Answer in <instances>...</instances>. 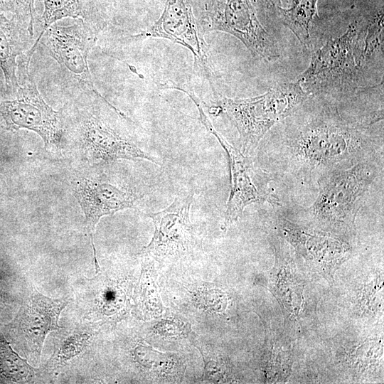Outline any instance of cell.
I'll use <instances>...</instances> for the list:
<instances>
[{"instance_id":"obj_4","label":"cell","mask_w":384,"mask_h":384,"mask_svg":"<svg viewBox=\"0 0 384 384\" xmlns=\"http://www.w3.org/2000/svg\"><path fill=\"white\" fill-rule=\"evenodd\" d=\"M357 33L352 23L312 52L309 66L297 80L309 95L344 94L362 87L363 70L356 57Z\"/></svg>"},{"instance_id":"obj_16","label":"cell","mask_w":384,"mask_h":384,"mask_svg":"<svg viewBox=\"0 0 384 384\" xmlns=\"http://www.w3.org/2000/svg\"><path fill=\"white\" fill-rule=\"evenodd\" d=\"M277 223L284 236L306 260L332 265L348 252V245L338 238L312 233L282 216L278 217Z\"/></svg>"},{"instance_id":"obj_26","label":"cell","mask_w":384,"mask_h":384,"mask_svg":"<svg viewBox=\"0 0 384 384\" xmlns=\"http://www.w3.org/2000/svg\"><path fill=\"white\" fill-rule=\"evenodd\" d=\"M267 1H268L270 3L272 4L277 8L280 7L281 6V0H267Z\"/></svg>"},{"instance_id":"obj_20","label":"cell","mask_w":384,"mask_h":384,"mask_svg":"<svg viewBox=\"0 0 384 384\" xmlns=\"http://www.w3.org/2000/svg\"><path fill=\"white\" fill-rule=\"evenodd\" d=\"M35 370L0 334V376L13 382H26L34 375Z\"/></svg>"},{"instance_id":"obj_5","label":"cell","mask_w":384,"mask_h":384,"mask_svg":"<svg viewBox=\"0 0 384 384\" xmlns=\"http://www.w3.org/2000/svg\"><path fill=\"white\" fill-rule=\"evenodd\" d=\"M377 175L375 164L365 159L322 176L318 197L309 209L313 218L333 229L352 227Z\"/></svg>"},{"instance_id":"obj_24","label":"cell","mask_w":384,"mask_h":384,"mask_svg":"<svg viewBox=\"0 0 384 384\" xmlns=\"http://www.w3.org/2000/svg\"><path fill=\"white\" fill-rule=\"evenodd\" d=\"M135 352L138 362L146 368L157 369L171 363L169 355L157 352L149 346H139Z\"/></svg>"},{"instance_id":"obj_25","label":"cell","mask_w":384,"mask_h":384,"mask_svg":"<svg viewBox=\"0 0 384 384\" xmlns=\"http://www.w3.org/2000/svg\"><path fill=\"white\" fill-rule=\"evenodd\" d=\"M6 88L3 70L0 66V98L6 97Z\"/></svg>"},{"instance_id":"obj_19","label":"cell","mask_w":384,"mask_h":384,"mask_svg":"<svg viewBox=\"0 0 384 384\" xmlns=\"http://www.w3.org/2000/svg\"><path fill=\"white\" fill-rule=\"evenodd\" d=\"M383 11H380L369 21L364 31H358L356 56L363 70L377 55L383 56Z\"/></svg>"},{"instance_id":"obj_13","label":"cell","mask_w":384,"mask_h":384,"mask_svg":"<svg viewBox=\"0 0 384 384\" xmlns=\"http://www.w3.org/2000/svg\"><path fill=\"white\" fill-rule=\"evenodd\" d=\"M68 303L65 298H50L35 289L21 309L17 320L18 329L25 350L35 359H39L47 335L60 329L59 316Z\"/></svg>"},{"instance_id":"obj_3","label":"cell","mask_w":384,"mask_h":384,"mask_svg":"<svg viewBox=\"0 0 384 384\" xmlns=\"http://www.w3.org/2000/svg\"><path fill=\"white\" fill-rule=\"evenodd\" d=\"M213 108L225 113L240 135L244 154L255 151L260 142L277 123L291 116L309 97L296 82H284L270 87L259 96L232 99L218 96Z\"/></svg>"},{"instance_id":"obj_21","label":"cell","mask_w":384,"mask_h":384,"mask_svg":"<svg viewBox=\"0 0 384 384\" xmlns=\"http://www.w3.org/2000/svg\"><path fill=\"white\" fill-rule=\"evenodd\" d=\"M142 277L140 280L139 305L146 314L159 315L163 311L159 292L153 278V264L145 261L142 266Z\"/></svg>"},{"instance_id":"obj_14","label":"cell","mask_w":384,"mask_h":384,"mask_svg":"<svg viewBox=\"0 0 384 384\" xmlns=\"http://www.w3.org/2000/svg\"><path fill=\"white\" fill-rule=\"evenodd\" d=\"M91 242L96 274L92 278L82 280L79 302L85 316L105 321H117L124 314L127 294L122 284L110 280L101 271L96 258L92 236Z\"/></svg>"},{"instance_id":"obj_7","label":"cell","mask_w":384,"mask_h":384,"mask_svg":"<svg viewBox=\"0 0 384 384\" xmlns=\"http://www.w3.org/2000/svg\"><path fill=\"white\" fill-rule=\"evenodd\" d=\"M75 20L68 25H62L58 21L52 24L43 33L37 46H43L54 60L59 68L60 80L76 96L85 91L97 90L90 73L88 57L99 36L82 19Z\"/></svg>"},{"instance_id":"obj_10","label":"cell","mask_w":384,"mask_h":384,"mask_svg":"<svg viewBox=\"0 0 384 384\" xmlns=\"http://www.w3.org/2000/svg\"><path fill=\"white\" fill-rule=\"evenodd\" d=\"M132 37L162 38L186 47L193 55L195 65L202 70L214 90L209 46L194 16L191 0H166L162 14L154 25Z\"/></svg>"},{"instance_id":"obj_18","label":"cell","mask_w":384,"mask_h":384,"mask_svg":"<svg viewBox=\"0 0 384 384\" xmlns=\"http://www.w3.org/2000/svg\"><path fill=\"white\" fill-rule=\"evenodd\" d=\"M318 0H294L289 9L279 7L282 22L305 48L311 47V28L318 18Z\"/></svg>"},{"instance_id":"obj_8","label":"cell","mask_w":384,"mask_h":384,"mask_svg":"<svg viewBox=\"0 0 384 384\" xmlns=\"http://www.w3.org/2000/svg\"><path fill=\"white\" fill-rule=\"evenodd\" d=\"M203 18V31L235 36L255 57L267 62L279 57L274 37L260 23L251 0H210Z\"/></svg>"},{"instance_id":"obj_11","label":"cell","mask_w":384,"mask_h":384,"mask_svg":"<svg viewBox=\"0 0 384 384\" xmlns=\"http://www.w3.org/2000/svg\"><path fill=\"white\" fill-rule=\"evenodd\" d=\"M198 110V120L212 134L226 151L230 170L231 189L225 213V225L240 218L245 207L255 203L267 201L276 204L277 201L256 182V175L248 159L231 145L213 127L206 114L200 100L194 101Z\"/></svg>"},{"instance_id":"obj_6","label":"cell","mask_w":384,"mask_h":384,"mask_svg":"<svg viewBox=\"0 0 384 384\" xmlns=\"http://www.w3.org/2000/svg\"><path fill=\"white\" fill-rule=\"evenodd\" d=\"M19 87L11 97L0 100V114L12 130L25 129L37 134L46 151L61 154L64 129L61 111L49 106L38 89L30 66L18 62Z\"/></svg>"},{"instance_id":"obj_15","label":"cell","mask_w":384,"mask_h":384,"mask_svg":"<svg viewBox=\"0 0 384 384\" xmlns=\"http://www.w3.org/2000/svg\"><path fill=\"white\" fill-rule=\"evenodd\" d=\"M34 33L29 23L0 14V66L8 97L14 95L19 87L17 60L33 47Z\"/></svg>"},{"instance_id":"obj_9","label":"cell","mask_w":384,"mask_h":384,"mask_svg":"<svg viewBox=\"0 0 384 384\" xmlns=\"http://www.w3.org/2000/svg\"><path fill=\"white\" fill-rule=\"evenodd\" d=\"M78 172L69 185L85 217L87 230L92 233L101 218L127 208L144 196L122 178L100 171Z\"/></svg>"},{"instance_id":"obj_1","label":"cell","mask_w":384,"mask_h":384,"mask_svg":"<svg viewBox=\"0 0 384 384\" xmlns=\"http://www.w3.org/2000/svg\"><path fill=\"white\" fill-rule=\"evenodd\" d=\"M381 119L383 112L365 119L346 118L326 106L288 132L282 142L285 156L294 171L306 176L348 168L375 149L371 129Z\"/></svg>"},{"instance_id":"obj_12","label":"cell","mask_w":384,"mask_h":384,"mask_svg":"<svg viewBox=\"0 0 384 384\" xmlns=\"http://www.w3.org/2000/svg\"><path fill=\"white\" fill-rule=\"evenodd\" d=\"M193 194L177 196L165 209L147 214L154 225L151 242L142 250L146 256L168 257L189 252L193 245L189 211Z\"/></svg>"},{"instance_id":"obj_23","label":"cell","mask_w":384,"mask_h":384,"mask_svg":"<svg viewBox=\"0 0 384 384\" xmlns=\"http://www.w3.org/2000/svg\"><path fill=\"white\" fill-rule=\"evenodd\" d=\"M35 0H0V14L28 22L35 30Z\"/></svg>"},{"instance_id":"obj_22","label":"cell","mask_w":384,"mask_h":384,"mask_svg":"<svg viewBox=\"0 0 384 384\" xmlns=\"http://www.w3.org/2000/svg\"><path fill=\"white\" fill-rule=\"evenodd\" d=\"M90 336L86 334H73L61 342L60 347L53 353L49 363L63 364L66 361L80 353L87 344Z\"/></svg>"},{"instance_id":"obj_17","label":"cell","mask_w":384,"mask_h":384,"mask_svg":"<svg viewBox=\"0 0 384 384\" xmlns=\"http://www.w3.org/2000/svg\"><path fill=\"white\" fill-rule=\"evenodd\" d=\"M43 12L38 19L40 31L33 47L24 54L28 63L36 51L37 45L45 31L54 23L65 18L82 19L100 35L105 26L97 0H41Z\"/></svg>"},{"instance_id":"obj_2","label":"cell","mask_w":384,"mask_h":384,"mask_svg":"<svg viewBox=\"0 0 384 384\" xmlns=\"http://www.w3.org/2000/svg\"><path fill=\"white\" fill-rule=\"evenodd\" d=\"M65 146L79 151L90 166L118 159L146 160L160 165L144 151L131 134L129 119L98 90L73 97L60 110Z\"/></svg>"}]
</instances>
